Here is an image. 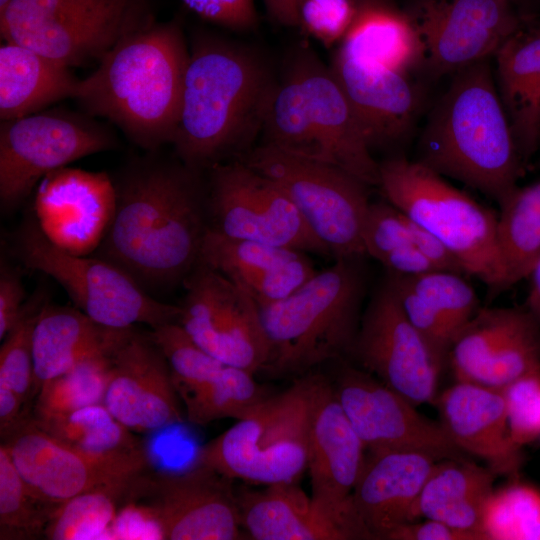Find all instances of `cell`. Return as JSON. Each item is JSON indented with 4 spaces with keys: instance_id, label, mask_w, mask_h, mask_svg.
Masks as SVG:
<instances>
[{
    "instance_id": "1",
    "label": "cell",
    "mask_w": 540,
    "mask_h": 540,
    "mask_svg": "<svg viewBox=\"0 0 540 540\" xmlns=\"http://www.w3.org/2000/svg\"><path fill=\"white\" fill-rule=\"evenodd\" d=\"M200 172L148 151L112 178L114 216L95 256L117 265L144 290L184 282L199 263L208 230Z\"/></svg>"
},
{
    "instance_id": "2",
    "label": "cell",
    "mask_w": 540,
    "mask_h": 540,
    "mask_svg": "<svg viewBox=\"0 0 540 540\" xmlns=\"http://www.w3.org/2000/svg\"><path fill=\"white\" fill-rule=\"evenodd\" d=\"M188 59L178 24H136L80 79L73 99L135 145L157 151L173 142Z\"/></svg>"
},
{
    "instance_id": "3",
    "label": "cell",
    "mask_w": 540,
    "mask_h": 540,
    "mask_svg": "<svg viewBox=\"0 0 540 540\" xmlns=\"http://www.w3.org/2000/svg\"><path fill=\"white\" fill-rule=\"evenodd\" d=\"M273 85L265 63L249 49L198 37L189 52L172 142L180 161L201 172L245 154L261 131Z\"/></svg>"
},
{
    "instance_id": "4",
    "label": "cell",
    "mask_w": 540,
    "mask_h": 540,
    "mask_svg": "<svg viewBox=\"0 0 540 540\" xmlns=\"http://www.w3.org/2000/svg\"><path fill=\"white\" fill-rule=\"evenodd\" d=\"M416 161L497 203L517 187L522 158L490 59L452 74L428 116Z\"/></svg>"
},
{
    "instance_id": "5",
    "label": "cell",
    "mask_w": 540,
    "mask_h": 540,
    "mask_svg": "<svg viewBox=\"0 0 540 540\" xmlns=\"http://www.w3.org/2000/svg\"><path fill=\"white\" fill-rule=\"evenodd\" d=\"M261 132L264 143L294 156L337 166L368 186L379 185L373 158L330 66L299 47L274 83Z\"/></svg>"
},
{
    "instance_id": "6",
    "label": "cell",
    "mask_w": 540,
    "mask_h": 540,
    "mask_svg": "<svg viewBox=\"0 0 540 540\" xmlns=\"http://www.w3.org/2000/svg\"><path fill=\"white\" fill-rule=\"evenodd\" d=\"M294 292L259 306L270 354L263 370L273 376L304 375L347 357L366 292L363 257L334 259Z\"/></svg>"
},
{
    "instance_id": "7",
    "label": "cell",
    "mask_w": 540,
    "mask_h": 540,
    "mask_svg": "<svg viewBox=\"0 0 540 540\" xmlns=\"http://www.w3.org/2000/svg\"><path fill=\"white\" fill-rule=\"evenodd\" d=\"M316 375L297 378L203 445L195 463L253 484L296 483L307 469Z\"/></svg>"
},
{
    "instance_id": "8",
    "label": "cell",
    "mask_w": 540,
    "mask_h": 540,
    "mask_svg": "<svg viewBox=\"0 0 540 540\" xmlns=\"http://www.w3.org/2000/svg\"><path fill=\"white\" fill-rule=\"evenodd\" d=\"M378 186L389 203L453 252L465 274L477 277L492 292H501L497 215L492 210L432 169L403 157L379 163Z\"/></svg>"
},
{
    "instance_id": "9",
    "label": "cell",
    "mask_w": 540,
    "mask_h": 540,
    "mask_svg": "<svg viewBox=\"0 0 540 540\" xmlns=\"http://www.w3.org/2000/svg\"><path fill=\"white\" fill-rule=\"evenodd\" d=\"M13 246L27 268L56 280L76 308L103 326L126 329L146 324L154 328L178 322L180 306L156 300L112 262L58 248L42 233L34 217L21 224Z\"/></svg>"
},
{
    "instance_id": "10",
    "label": "cell",
    "mask_w": 540,
    "mask_h": 540,
    "mask_svg": "<svg viewBox=\"0 0 540 540\" xmlns=\"http://www.w3.org/2000/svg\"><path fill=\"white\" fill-rule=\"evenodd\" d=\"M237 159L280 186L331 257L366 256L362 230L370 204L367 184L337 166L263 144Z\"/></svg>"
},
{
    "instance_id": "11",
    "label": "cell",
    "mask_w": 540,
    "mask_h": 540,
    "mask_svg": "<svg viewBox=\"0 0 540 540\" xmlns=\"http://www.w3.org/2000/svg\"><path fill=\"white\" fill-rule=\"evenodd\" d=\"M116 146L113 131L86 112L43 110L1 121L2 210L11 212L18 208L47 174Z\"/></svg>"
},
{
    "instance_id": "12",
    "label": "cell",
    "mask_w": 540,
    "mask_h": 540,
    "mask_svg": "<svg viewBox=\"0 0 540 540\" xmlns=\"http://www.w3.org/2000/svg\"><path fill=\"white\" fill-rule=\"evenodd\" d=\"M132 1L11 0L0 10L1 36L70 68L80 66L100 60L136 25Z\"/></svg>"
},
{
    "instance_id": "13",
    "label": "cell",
    "mask_w": 540,
    "mask_h": 540,
    "mask_svg": "<svg viewBox=\"0 0 540 540\" xmlns=\"http://www.w3.org/2000/svg\"><path fill=\"white\" fill-rule=\"evenodd\" d=\"M208 228L223 236L330 256L273 180L240 159L207 169Z\"/></svg>"
},
{
    "instance_id": "14",
    "label": "cell",
    "mask_w": 540,
    "mask_h": 540,
    "mask_svg": "<svg viewBox=\"0 0 540 540\" xmlns=\"http://www.w3.org/2000/svg\"><path fill=\"white\" fill-rule=\"evenodd\" d=\"M129 505L165 540H237L242 524L232 479L196 464L181 472L136 478Z\"/></svg>"
},
{
    "instance_id": "15",
    "label": "cell",
    "mask_w": 540,
    "mask_h": 540,
    "mask_svg": "<svg viewBox=\"0 0 540 540\" xmlns=\"http://www.w3.org/2000/svg\"><path fill=\"white\" fill-rule=\"evenodd\" d=\"M347 357L416 406L435 402L446 364L410 322L387 276L362 313Z\"/></svg>"
},
{
    "instance_id": "16",
    "label": "cell",
    "mask_w": 540,
    "mask_h": 540,
    "mask_svg": "<svg viewBox=\"0 0 540 540\" xmlns=\"http://www.w3.org/2000/svg\"><path fill=\"white\" fill-rule=\"evenodd\" d=\"M183 284L178 323L188 335L226 365L253 374L263 370L270 345L254 299L201 262Z\"/></svg>"
},
{
    "instance_id": "17",
    "label": "cell",
    "mask_w": 540,
    "mask_h": 540,
    "mask_svg": "<svg viewBox=\"0 0 540 540\" xmlns=\"http://www.w3.org/2000/svg\"><path fill=\"white\" fill-rule=\"evenodd\" d=\"M407 15L424 47L423 65L439 77L494 58L520 31L511 0H416Z\"/></svg>"
},
{
    "instance_id": "18",
    "label": "cell",
    "mask_w": 540,
    "mask_h": 540,
    "mask_svg": "<svg viewBox=\"0 0 540 540\" xmlns=\"http://www.w3.org/2000/svg\"><path fill=\"white\" fill-rule=\"evenodd\" d=\"M333 388L369 453L419 451L437 460L463 458L440 422L420 414L405 396L364 370L345 366Z\"/></svg>"
},
{
    "instance_id": "19",
    "label": "cell",
    "mask_w": 540,
    "mask_h": 540,
    "mask_svg": "<svg viewBox=\"0 0 540 540\" xmlns=\"http://www.w3.org/2000/svg\"><path fill=\"white\" fill-rule=\"evenodd\" d=\"M115 206L109 174L66 166L47 174L36 186L34 219L55 246L86 256L102 243Z\"/></svg>"
},
{
    "instance_id": "20",
    "label": "cell",
    "mask_w": 540,
    "mask_h": 540,
    "mask_svg": "<svg viewBox=\"0 0 540 540\" xmlns=\"http://www.w3.org/2000/svg\"><path fill=\"white\" fill-rule=\"evenodd\" d=\"M178 395L160 350L130 328L111 354L103 404L133 432L150 433L183 420Z\"/></svg>"
},
{
    "instance_id": "21",
    "label": "cell",
    "mask_w": 540,
    "mask_h": 540,
    "mask_svg": "<svg viewBox=\"0 0 540 540\" xmlns=\"http://www.w3.org/2000/svg\"><path fill=\"white\" fill-rule=\"evenodd\" d=\"M365 451L333 385L316 375L306 469L312 499L334 512H355L351 495L365 464Z\"/></svg>"
},
{
    "instance_id": "22",
    "label": "cell",
    "mask_w": 540,
    "mask_h": 540,
    "mask_svg": "<svg viewBox=\"0 0 540 540\" xmlns=\"http://www.w3.org/2000/svg\"><path fill=\"white\" fill-rule=\"evenodd\" d=\"M361 132L372 150L407 136L420 108V94L407 74L337 50L331 66Z\"/></svg>"
},
{
    "instance_id": "23",
    "label": "cell",
    "mask_w": 540,
    "mask_h": 540,
    "mask_svg": "<svg viewBox=\"0 0 540 540\" xmlns=\"http://www.w3.org/2000/svg\"><path fill=\"white\" fill-rule=\"evenodd\" d=\"M265 486L236 490L242 528L252 539H372L356 513L328 510L294 482Z\"/></svg>"
},
{
    "instance_id": "24",
    "label": "cell",
    "mask_w": 540,
    "mask_h": 540,
    "mask_svg": "<svg viewBox=\"0 0 540 540\" xmlns=\"http://www.w3.org/2000/svg\"><path fill=\"white\" fill-rule=\"evenodd\" d=\"M435 403L441 425L463 453L482 459L496 475L517 476L523 457L510 436L501 390L455 381Z\"/></svg>"
},
{
    "instance_id": "25",
    "label": "cell",
    "mask_w": 540,
    "mask_h": 540,
    "mask_svg": "<svg viewBox=\"0 0 540 540\" xmlns=\"http://www.w3.org/2000/svg\"><path fill=\"white\" fill-rule=\"evenodd\" d=\"M307 254L229 238L208 228L199 262L221 273L263 306L285 298L316 273Z\"/></svg>"
},
{
    "instance_id": "26",
    "label": "cell",
    "mask_w": 540,
    "mask_h": 540,
    "mask_svg": "<svg viewBox=\"0 0 540 540\" xmlns=\"http://www.w3.org/2000/svg\"><path fill=\"white\" fill-rule=\"evenodd\" d=\"M1 444L32 492L56 506L83 492L134 480L104 472L51 436L33 417H24Z\"/></svg>"
},
{
    "instance_id": "27",
    "label": "cell",
    "mask_w": 540,
    "mask_h": 540,
    "mask_svg": "<svg viewBox=\"0 0 540 540\" xmlns=\"http://www.w3.org/2000/svg\"><path fill=\"white\" fill-rule=\"evenodd\" d=\"M437 461L419 451L368 453L351 501L372 539H384L412 521L418 496Z\"/></svg>"
},
{
    "instance_id": "28",
    "label": "cell",
    "mask_w": 540,
    "mask_h": 540,
    "mask_svg": "<svg viewBox=\"0 0 540 540\" xmlns=\"http://www.w3.org/2000/svg\"><path fill=\"white\" fill-rule=\"evenodd\" d=\"M33 419L51 436L117 479L132 480L150 469V457L141 441L103 403Z\"/></svg>"
},
{
    "instance_id": "29",
    "label": "cell",
    "mask_w": 540,
    "mask_h": 540,
    "mask_svg": "<svg viewBox=\"0 0 540 540\" xmlns=\"http://www.w3.org/2000/svg\"><path fill=\"white\" fill-rule=\"evenodd\" d=\"M129 329L103 326L78 308L44 303L33 333V391L85 359L112 351Z\"/></svg>"
},
{
    "instance_id": "30",
    "label": "cell",
    "mask_w": 540,
    "mask_h": 540,
    "mask_svg": "<svg viewBox=\"0 0 540 540\" xmlns=\"http://www.w3.org/2000/svg\"><path fill=\"white\" fill-rule=\"evenodd\" d=\"M496 476L464 458L438 460L418 496L412 521H441L484 540L483 512Z\"/></svg>"
},
{
    "instance_id": "31",
    "label": "cell",
    "mask_w": 540,
    "mask_h": 540,
    "mask_svg": "<svg viewBox=\"0 0 540 540\" xmlns=\"http://www.w3.org/2000/svg\"><path fill=\"white\" fill-rule=\"evenodd\" d=\"M497 88L522 160L540 143V34L520 31L494 56Z\"/></svg>"
},
{
    "instance_id": "32",
    "label": "cell",
    "mask_w": 540,
    "mask_h": 540,
    "mask_svg": "<svg viewBox=\"0 0 540 540\" xmlns=\"http://www.w3.org/2000/svg\"><path fill=\"white\" fill-rule=\"evenodd\" d=\"M80 79L70 67L24 46L0 48V119L22 118L65 98H73Z\"/></svg>"
},
{
    "instance_id": "33",
    "label": "cell",
    "mask_w": 540,
    "mask_h": 540,
    "mask_svg": "<svg viewBox=\"0 0 540 540\" xmlns=\"http://www.w3.org/2000/svg\"><path fill=\"white\" fill-rule=\"evenodd\" d=\"M338 50L404 74L424 64V47L410 17L386 1L359 6Z\"/></svg>"
},
{
    "instance_id": "34",
    "label": "cell",
    "mask_w": 540,
    "mask_h": 540,
    "mask_svg": "<svg viewBox=\"0 0 540 540\" xmlns=\"http://www.w3.org/2000/svg\"><path fill=\"white\" fill-rule=\"evenodd\" d=\"M498 205L496 244L503 291L528 278L540 259V181L517 186Z\"/></svg>"
},
{
    "instance_id": "35",
    "label": "cell",
    "mask_w": 540,
    "mask_h": 540,
    "mask_svg": "<svg viewBox=\"0 0 540 540\" xmlns=\"http://www.w3.org/2000/svg\"><path fill=\"white\" fill-rule=\"evenodd\" d=\"M135 480L98 487L61 503L53 511L44 537L78 540L107 535L128 506Z\"/></svg>"
},
{
    "instance_id": "36",
    "label": "cell",
    "mask_w": 540,
    "mask_h": 540,
    "mask_svg": "<svg viewBox=\"0 0 540 540\" xmlns=\"http://www.w3.org/2000/svg\"><path fill=\"white\" fill-rule=\"evenodd\" d=\"M253 373L224 365L210 379L180 394L188 421L195 425L242 419L269 396Z\"/></svg>"
},
{
    "instance_id": "37",
    "label": "cell",
    "mask_w": 540,
    "mask_h": 540,
    "mask_svg": "<svg viewBox=\"0 0 540 540\" xmlns=\"http://www.w3.org/2000/svg\"><path fill=\"white\" fill-rule=\"evenodd\" d=\"M527 313L520 308H480L454 339L448 358L455 381L476 383L500 344Z\"/></svg>"
},
{
    "instance_id": "38",
    "label": "cell",
    "mask_w": 540,
    "mask_h": 540,
    "mask_svg": "<svg viewBox=\"0 0 540 540\" xmlns=\"http://www.w3.org/2000/svg\"><path fill=\"white\" fill-rule=\"evenodd\" d=\"M113 350L85 359L43 383L37 392L34 417L66 414L103 403L110 378Z\"/></svg>"
},
{
    "instance_id": "39",
    "label": "cell",
    "mask_w": 540,
    "mask_h": 540,
    "mask_svg": "<svg viewBox=\"0 0 540 540\" xmlns=\"http://www.w3.org/2000/svg\"><path fill=\"white\" fill-rule=\"evenodd\" d=\"M484 540H540V490L513 481L494 489L486 501Z\"/></svg>"
},
{
    "instance_id": "40",
    "label": "cell",
    "mask_w": 540,
    "mask_h": 540,
    "mask_svg": "<svg viewBox=\"0 0 540 540\" xmlns=\"http://www.w3.org/2000/svg\"><path fill=\"white\" fill-rule=\"evenodd\" d=\"M56 507L32 492L1 444L0 539H35L44 536Z\"/></svg>"
},
{
    "instance_id": "41",
    "label": "cell",
    "mask_w": 540,
    "mask_h": 540,
    "mask_svg": "<svg viewBox=\"0 0 540 540\" xmlns=\"http://www.w3.org/2000/svg\"><path fill=\"white\" fill-rule=\"evenodd\" d=\"M462 275L436 269L414 276H399L447 321L457 336L480 309L474 288Z\"/></svg>"
},
{
    "instance_id": "42",
    "label": "cell",
    "mask_w": 540,
    "mask_h": 540,
    "mask_svg": "<svg viewBox=\"0 0 540 540\" xmlns=\"http://www.w3.org/2000/svg\"><path fill=\"white\" fill-rule=\"evenodd\" d=\"M148 335L166 359L179 395L226 365L201 348L178 322L156 326Z\"/></svg>"
},
{
    "instance_id": "43",
    "label": "cell",
    "mask_w": 540,
    "mask_h": 540,
    "mask_svg": "<svg viewBox=\"0 0 540 540\" xmlns=\"http://www.w3.org/2000/svg\"><path fill=\"white\" fill-rule=\"evenodd\" d=\"M540 368V322L527 309L516 328L488 360L476 383L501 390Z\"/></svg>"
},
{
    "instance_id": "44",
    "label": "cell",
    "mask_w": 540,
    "mask_h": 540,
    "mask_svg": "<svg viewBox=\"0 0 540 540\" xmlns=\"http://www.w3.org/2000/svg\"><path fill=\"white\" fill-rule=\"evenodd\" d=\"M43 305L40 296L23 305L17 322L4 338L0 349V382L16 391L24 402L33 392V333Z\"/></svg>"
},
{
    "instance_id": "45",
    "label": "cell",
    "mask_w": 540,
    "mask_h": 540,
    "mask_svg": "<svg viewBox=\"0 0 540 540\" xmlns=\"http://www.w3.org/2000/svg\"><path fill=\"white\" fill-rule=\"evenodd\" d=\"M513 442L522 448L540 437V368L501 389Z\"/></svg>"
},
{
    "instance_id": "46",
    "label": "cell",
    "mask_w": 540,
    "mask_h": 540,
    "mask_svg": "<svg viewBox=\"0 0 540 540\" xmlns=\"http://www.w3.org/2000/svg\"><path fill=\"white\" fill-rule=\"evenodd\" d=\"M362 241L365 254L380 262L395 249L412 244L409 218L388 201L370 202Z\"/></svg>"
},
{
    "instance_id": "47",
    "label": "cell",
    "mask_w": 540,
    "mask_h": 540,
    "mask_svg": "<svg viewBox=\"0 0 540 540\" xmlns=\"http://www.w3.org/2000/svg\"><path fill=\"white\" fill-rule=\"evenodd\" d=\"M359 6L358 0H302L298 27L325 46H332L342 41Z\"/></svg>"
},
{
    "instance_id": "48",
    "label": "cell",
    "mask_w": 540,
    "mask_h": 540,
    "mask_svg": "<svg viewBox=\"0 0 540 540\" xmlns=\"http://www.w3.org/2000/svg\"><path fill=\"white\" fill-rule=\"evenodd\" d=\"M386 276L410 322L446 363L456 333L435 309L402 281L399 275L387 271Z\"/></svg>"
},
{
    "instance_id": "49",
    "label": "cell",
    "mask_w": 540,
    "mask_h": 540,
    "mask_svg": "<svg viewBox=\"0 0 540 540\" xmlns=\"http://www.w3.org/2000/svg\"><path fill=\"white\" fill-rule=\"evenodd\" d=\"M201 18L236 31L255 27L257 12L254 0H182Z\"/></svg>"
},
{
    "instance_id": "50",
    "label": "cell",
    "mask_w": 540,
    "mask_h": 540,
    "mask_svg": "<svg viewBox=\"0 0 540 540\" xmlns=\"http://www.w3.org/2000/svg\"><path fill=\"white\" fill-rule=\"evenodd\" d=\"M387 540H478L468 532L458 530L433 519L415 520L403 523L391 530Z\"/></svg>"
},
{
    "instance_id": "51",
    "label": "cell",
    "mask_w": 540,
    "mask_h": 540,
    "mask_svg": "<svg viewBox=\"0 0 540 540\" xmlns=\"http://www.w3.org/2000/svg\"><path fill=\"white\" fill-rule=\"evenodd\" d=\"M412 244L415 245L436 269L465 274L453 252L433 233L409 219Z\"/></svg>"
},
{
    "instance_id": "52",
    "label": "cell",
    "mask_w": 540,
    "mask_h": 540,
    "mask_svg": "<svg viewBox=\"0 0 540 540\" xmlns=\"http://www.w3.org/2000/svg\"><path fill=\"white\" fill-rule=\"evenodd\" d=\"M24 289L20 277L7 268L0 276V339L3 340L17 322L23 308Z\"/></svg>"
},
{
    "instance_id": "53",
    "label": "cell",
    "mask_w": 540,
    "mask_h": 540,
    "mask_svg": "<svg viewBox=\"0 0 540 540\" xmlns=\"http://www.w3.org/2000/svg\"><path fill=\"white\" fill-rule=\"evenodd\" d=\"M380 263L388 272L405 276H414L436 270L434 265L413 244L395 249L386 255Z\"/></svg>"
},
{
    "instance_id": "54",
    "label": "cell",
    "mask_w": 540,
    "mask_h": 540,
    "mask_svg": "<svg viewBox=\"0 0 540 540\" xmlns=\"http://www.w3.org/2000/svg\"><path fill=\"white\" fill-rule=\"evenodd\" d=\"M24 401L7 384L0 382V435L3 441L24 418L21 413Z\"/></svg>"
},
{
    "instance_id": "55",
    "label": "cell",
    "mask_w": 540,
    "mask_h": 540,
    "mask_svg": "<svg viewBox=\"0 0 540 540\" xmlns=\"http://www.w3.org/2000/svg\"><path fill=\"white\" fill-rule=\"evenodd\" d=\"M270 17L278 24L299 26V8L302 0H263Z\"/></svg>"
},
{
    "instance_id": "56",
    "label": "cell",
    "mask_w": 540,
    "mask_h": 540,
    "mask_svg": "<svg viewBox=\"0 0 540 540\" xmlns=\"http://www.w3.org/2000/svg\"><path fill=\"white\" fill-rule=\"evenodd\" d=\"M530 281L527 296V309L540 322V259L528 276Z\"/></svg>"
},
{
    "instance_id": "57",
    "label": "cell",
    "mask_w": 540,
    "mask_h": 540,
    "mask_svg": "<svg viewBox=\"0 0 540 540\" xmlns=\"http://www.w3.org/2000/svg\"><path fill=\"white\" fill-rule=\"evenodd\" d=\"M11 0H0V10L3 9Z\"/></svg>"
},
{
    "instance_id": "58",
    "label": "cell",
    "mask_w": 540,
    "mask_h": 540,
    "mask_svg": "<svg viewBox=\"0 0 540 540\" xmlns=\"http://www.w3.org/2000/svg\"><path fill=\"white\" fill-rule=\"evenodd\" d=\"M372 1H386V0H358L360 5L363 3L372 2Z\"/></svg>"
},
{
    "instance_id": "59",
    "label": "cell",
    "mask_w": 540,
    "mask_h": 540,
    "mask_svg": "<svg viewBox=\"0 0 540 540\" xmlns=\"http://www.w3.org/2000/svg\"><path fill=\"white\" fill-rule=\"evenodd\" d=\"M512 2H514V0H511Z\"/></svg>"
},
{
    "instance_id": "60",
    "label": "cell",
    "mask_w": 540,
    "mask_h": 540,
    "mask_svg": "<svg viewBox=\"0 0 540 540\" xmlns=\"http://www.w3.org/2000/svg\"><path fill=\"white\" fill-rule=\"evenodd\" d=\"M126 1H130V0H126Z\"/></svg>"
}]
</instances>
